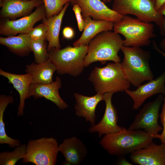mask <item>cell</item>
<instances>
[{"label":"cell","mask_w":165,"mask_h":165,"mask_svg":"<svg viewBox=\"0 0 165 165\" xmlns=\"http://www.w3.org/2000/svg\"><path fill=\"white\" fill-rule=\"evenodd\" d=\"M46 17L44 4L37 7L32 13L15 20H6L1 24L0 34L9 36L18 34H28L33 28L35 24Z\"/></svg>","instance_id":"cell-10"},{"label":"cell","mask_w":165,"mask_h":165,"mask_svg":"<svg viewBox=\"0 0 165 165\" xmlns=\"http://www.w3.org/2000/svg\"><path fill=\"white\" fill-rule=\"evenodd\" d=\"M14 101L11 95L1 94L0 96V144H8L10 147L12 148H15L21 144L19 140L13 139L7 135L3 116L7 106L9 104L13 103Z\"/></svg>","instance_id":"cell-24"},{"label":"cell","mask_w":165,"mask_h":165,"mask_svg":"<svg viewBox=\"0 0 165 165\" xmlns=\"http://www.w3.org/2000/svg\"><path fill=\"white\" fill-rule=\"evenodd\" d=\"M81 8L82 15L95 20L117 22L123 16L108 8L101 0H75Z\"/></svg>","instance_id":"cell-13"},{"label":"cell","mask_w":165,"mask_h":165,"mask_svg":"<svg viewBox=\"0 0 165 165\" xmlns=\"http://www.w3.org/2000/svg\"><path fill=\"white\" fill-rule=\"evenodd\" d=\"M56 70V66L49 59L42 63L33 62L26 65L25 71L31 76V84H46L53 82V74Z\"/></svg>","instance_id":"cell-21"},{"label":"cell","mask_w":165,"mask_h":165,"mask_svg":"<svg viewBox=\"0 0 165 165\" xmlns=\"http://www.w3.org/2000/svg\"><path fill=\"white\" fill-rule=\"evenodd\" d=\"M70 2L65 4L61 12L57 15L46 18L43 20L47 27L46 40L48 42L47 50L48 52L52 49H61L59 35L62 21Z\"/></svg>","instance_id":"cell-22"},{"label":"cell","mask_w":165,"mask_h":165,"mask_svg":"<svg viewBox=\"0 0 165 165\" xmlns=\"http://www.w3.org/2000/svg\"><path fill=\"white\" fill-rule=\"evenodd\" d=\"M165 3V0H156L155 7L156 10L158 11L161 6Z\"/></svg>","instance_id":"cell-34"},{"label":"cell","mask_w":165,"mask_h":165,"mask_svg":"<svg viewBox=\"0 0 165 165\" xmlns=\"http://www.w3.org/2000/svg\"><path fill=\"white\" fill-rule=\"evenodd\" d=\"M113 30L125 37L123 46H148L151 39L156 36L151 23L145 22L127 15L114 23Z\"/></svg>","instance_id":"cell-5"},{"label":"cell","mask_w":165,"mask_h":165,"mask_svg":"<svg viewBox=\"0 0 165 165\" xmlns=\"http://www.w3.org/2000/svg\"><path fill=\"white\" fill-rule=\"evenodd\" d=\"M123 45V40L119 34L111 31L101 32L96 35L88 45L84 60L85 68L99 61L105 64L108 61L120 63L118 53Z\"/></svg>","instance_id":"cell-2"},{"label":"cell","mask_w":165,"mask_h":165,"mask_svg":"<svg viewBox=\"0 0 165 165\" xmlns=\"http://www.w3.org/2000/svg\"><path fill=\"white\" fill-rule=\"evenodd\" d=\"M87 50L88 45L68 46L62 49L53 48L48 52L49 59L56 66L59 74L76 77L85 68L84 60Z\"/></svg>","instance_id":"cell-6"},{"label":"cell","mask_w":165,"mask_h":165,"mask_svg":"<svg viewBox=\"0 0 165 165\" xmlns=\"http://www.w3.org/2000/svg\"><path fill=\"white\" fill-rule=\"evenodd\" d=\"M59 145L53 137H42L28 141L25 157L22 163H31L36 165H55L57 161Z\"/></svg>","instance_id":"cell-8"},{"label":"cell","mask_w":165,"mask_h":165,"mask_svg":"<svg viewBox=\"0 0 165 165\" xmlns=\"http://www.w3.org/2000/svg\"><path fill=\"white\" fill-rule=\"evenodd\" d=\"M102 1L104 3L109 2H110L112 0H102Z\"/></svg>","instance_id":"cell-38"},{"label":"cell","mask_w":165,"mask_h":165,"mask_svg":"<svg viewBox=\"0 0 165 165\" xmlns=\"http://www.w3.org/2000/svg\"><path fill=\"white\" fill-rule=\"evenodd\" d=\"M31 41L28 34L0 38L1 44L5 46L10 51L20 56H26L31 51Z\"/></svg>","instance_id":"cell-23"},{"label":"cell","mask_w":165,"mask_h":165,"mask_svg":"<svg viewBox=\"0 0 165 165\" xmlns=\"http://www.w3.org/2000/svg\"><path fill=\"white\" fill-rule=\"evenodd\" d=\"M88 79L93 84L97 94L123 92L128 89L131 84L120 62L109 63L102 68L95 67Z\"/></svg>","instance_id":"cell-4"},{"label":"cell","mask_w":165,"mask_h":165,"mask_svg":"<svg viewBox=\"0 0 165 165\" xmlns=\"http://www.w3.org/2000/svg\"><path fill=\"white\" fill-rule=\"evenodd\" d=\"M43 4L42 0H3L0 4L2 17L15 19L25 16L35 8Z\"/></svg>","instance_id":"cell-17"},{"label":"cell","mask_w":165,"mask_h":165,"mask_svg":"<svg viewBox=\"0 0 165 165\" xmlns=\"http://www.w3.org/2000/svg\"><path fill=\"white\" fill-rule=\"evenodd\" d=\"M27 145H20L12 152L0 153V165H14L19 160L24 158L27 152Z\"/></svg>","instance_id":"cell-25"},{"label":"cell","mask_w":165,"mask_h":165,"mask_svg":"<svg viewBox=\"0 0 165 165\" xmlns=\"http://www.w3.org/2000/svg\"><path fill=\"white\" fill-rule=\"evenodd\" d=\"M159 46L160 49L165 53V35L160 42Z\"/></svg>","instance_id":"cell-35"},{"label":"cell","mask_w":165,"mask_h":165,"mask_svg":"<svg viewBox=\"0 0 165 165\" xmlns=\"http://www.w3.org/2000/svg\"><path fill=\"white\" fill-rule=\"evenodd\" d=\"M130 158L134 163L140 165H165V145L152 142L130 153Z\"/></svg>","instance_id":"cell-15"},{"label":"cell","mask_w":165,"mask_h":165,"mask_svg":"<svg viewBox=\"0 0 165 165\" xmlns=\"http://www.w3.org/2000/svg\"><path fill=\"white\" fill-rule=\"evenodd\" d=\"M3 0H0V4L2 3L3 1Z\"/></svg>","instance_id":"cell-39"},{"label":"cell","mask_w":165,"mask_h":165,"mask_svg":"<svg viewBox=\"0 0 165 165\" xmlns=\"http://www.w3.org/2000/svg\"><path fill=\"white\" fill-rule=\"evenodd\" d=\"M104 94L97 93L92 96H87L75 93L74 95L76 100L74 108L75 115L83 117L86 122L91 125L95 124L96 116L95 110L97 104L104 101Z\"/></svg>","instance_id":"cell-18"},{"label":"cell","mask_w":165,"mask_h":165,"mask_svg":"<svg viewBox=\"0 0 165 165\" xmlns=\"http://www.w3.org/2000/svg\"><path fill=\"white\" fill-rule=\"evenodd\" d=\"M47 27L44 22L33 28L28 34L31 40H46Z\"/></svg>","instance_id":"cell-28"},{"label":"cell","mask_w":165,"mask_h":165,"mask_svg":"<svg viewBox=\"0 0 165 165\" xmlns=\"http://www.w3.org/2000/svg\"><path fill=\"white\" fill-rule=\"evenodd\" d=\"M121 50L124 57L120 64L130 84L137 87L145 82L153 79L149 64V52L139 47L124 46Z\"/></svg>","instance_id":"cell-3"},{"label":"cell","mask_w":165,"mask_h":165,"mask_svg":"<svg viewBox=\"0 0 165 165\" xmlns=\"http://www.w3.org/2000/svg\"><path fill=\"white\" fill-rule=\"evenodd\" d=\"M118 164L119 165H132L131 163L128 162L124 158L121 159L119 160Z\"/></svg>","instance_id":"cell-36"},{"label":"cell","mask_w":165,"mask_h":165,"mask_svg":"<svg viewBox=\"0 0 165 165\" xmlns=\"http://www.w3.org/2000/svg\"><path fill=\"white\" fill-rule=\"evenodd\" d=\"M0 75L7 78L8 82L12 84L20 95V101L18 108L17 116L24 115L25 102L29 98L30 87L32 82V77L29 73L22 75L9 72L0 69Z\"/></svg>","instance_id":"cell-20"},{"label":"cell","mask_w":165,"mask_h":165,"mask_svg":"<svg viewBox=\"0 0 165 165\" xmlns=\"http://www.w3.org/2000/svg\"><path fill=\"white\" fill-rule=\"evenodd\" d=\"M156 138L144 130L124 127L117 132L104 135L100 144L110 154L121 156L146 147Z\"/></svg>","instance_id":"cell-1"},{"label":"cell","mask_w":165,"mask_h":165,"mask_svg":"<svg viewBox=\"0 0 165 165\" xmlns=\"http://www.w3.org/2000/svg\"><path fill=\"white\" fill-rule=\"evenodd\" d=\"M158 11L163 15L165 18V3L160 8ZM161 34L165 35V21L162 26L160 28Z\"/></svg>","instance_id":"cell-32"},{"label":"cell","mask_w":165,"mask_h":165,"mask_svg":"<svg viewBox=\"0 0 165 165\" xmlns=\"http://www.w3.org/2000/svg\"><path fill=\"white\" fill-rule=\"evenodd\" d=\"M113 94L110 92L104 94V101L106 105L104 116L99 123L91 125L88 129L90 133H97L100 138L103 135L119 132L124 128L117 124V112L112 101Z\"/></svg>","instance_id":"cell-11"},{"label":"cell","mask_w":165,"mask_h":165,"mask_svg":"<svg viewBox=\"0 0 165 165\" xmlns=\"http://www.w3.org/2000/svg\"><path fill=\"white\" fill-rule=\"evenodd\" d=\"M62 86L60 78L57 76L56 80L51 83L46 84H31L28 98L33 97L35 99L44 98L54 103L61 110L68 107V105L62 99L59 90Z\"/></svg>","instance_id":"cell-14"},{"label":"cell","mask_w":165,"mask_h":165,"mask_svg":"<svg viewBox=\"0 0 165 165\" xmlns=\"http://www.w3.org/2000/svg\"><path fill=\"white\" fill-rule=\"evenodd\" d=\"M153 48L158 53L162 54L165 58V53L158 46L157 44L154 41H152Z\"/></svg>","instance_id":"cell-33"},{"label":"cell","mask_w":165,"mask_h":165,"mask_svg":"<svg viewBox=\"0 0 165 165\" xmlns=\"http://www.w3.org/2000/svg\"><path fill=\"white\" fill-rule=\"evenodd\" d=\"M133 90L129 89L125 92L132 99V109H138L145 100L150 97L158 94L165 95V70L156 78L141 85Z\"/></svg>","instance_id":"cell-12"},{"label":"cell","mask_w":165,"mask_h":165,"mask_svg":"<svg viewBox=\"0 0 165 165\" xmlns=\"http://www.w3.org/2000/svg\"><path fill=\"white\" fill-rule=\"evenodd\" d=\"M164 96L160 94L154 101L148 102L139 110L134 121L127 129L129 130L143 129L146 132L159 138L158 132L163 128L158 123L159 111L163 102Z\"/></svg>","instance_id":"cell-9"},{"label":"cell","mask_w":165,"mask_h":165,"mask_svg":"<svg viewBox=\"0 0 165 165\" xmlns=\"http://www.w3.org/2000/svg\"><path fill=\"white\" fill-rule=\"evenodd\" d=\"M47 46L45 40H31L30 47L34 53L36 63L41 64L49 59Z\"/></svg>","instance_id":"cell-26"},{"label":"cell","mask_w":165,"mask_h":165,"mask_svg":"<svg viewBox=\"0 0 165 165\" xmlns=\"http://www.w3.org/2000/svg\"><path fill=\"white\" fill-rule=\"evenodd\" d=\"M70 2L73 5H74L75 4V0H70Z\"/></svg>","instance_id":"cell-37"},{"label":"cell","mask_w":165,"mask_h":165,"mask_svg":"<svg viewBox=\"0 0 165 165\" xmlns=\"http://www.w3.org/2000/svg\"><path fill=\"white\" fill-rule=\"evenodd\" d=\"M24 0V1H28V0Z\"/></svg>","instance_id":"cell-40"},{"label":"cell","mask_w":165,"mask_h":165,"mask_svg":"<svg viewBox=\"0 0 165 165\" xmlns=\"http://www.w3.org/2000/svg\"><path fill=\"white\" fill-rule=\"evenodd\" d=\"M61 152L65 159L64 164L78 165L86 157V147L79 138L73 136L65 139L59 145Z\"/></svg>","instance_id":"cell-16"},{"label":"cell","mask_w":165,"mask_h":165,"mask_svg":"<svg viewBox=\"0 0 165 165\" xmlns=\"http://www.w3.org/2000/svg\"><path fill=\"white\" fill-rule=\"evenodd\" d=\"M62 35L64 38L70 39H72L74 37L75 31L71 27H66L63 30Z\"/></svg>","instance_id":"cell-31"},{"label":"cell","mask_w":165,"mask_h":165,"mask_svg":"<svg viewBox=\"0 0 165 165\" xmlns=\"http://www.w3.org/2000/svg\"><path fill=\"white\" fill-rule=\"evenodd\" d=\"M72 9L75 15L79 30L82 31L83 30L84 28V22L81 13V8L78 5L75 4L73 5Z\"/></svg>","instance_id":"cell-29"},{"label":"cell","mask_w":165,"mask_h":165,"mask_svg":"<svg viewBox=\"0 0 165 165\" xmlns=\"http://www.w3.org/2000/svg\"><path fill=\"white\" fill-rule=\"evenodd\" d=\"M155 3L156 0H113L112 9L123 16L133 15L142 21L154 22L160 28L165 18L156 10Z\"/></svg>","instance_id":"cell-7"},{"label":"cell","mask_w":165,"mask_h":165,"mask_svg":"<svg viewBox=\"0 0 165 165\" xmlns=\"http://www.w3.org/2000/svg\"><path fill=\"white\" fill-rule=\"evenodd\" d=\"M160 117L163 129L162 133L159 134L158 138L160 139L162 143L165 145V95L163 98V104Z\"/></svg>","instance_id":"cell-30"},{"label":"cell","mask_w":165,"mask_h":165,"mask_svg":"<svg viewBox=\"0 0 165 165\" xmlns=\"http://www.w3.org/2000/svg\"><path fill=\"white\" fill-rule=\"evenodd\" d=\"M82 16L84 22L83 32L79 38L73 43V46L88 45L91 41L99 33L113 30L114 22H112L94 20L87 16Z\"/></svg>","instance_id":"cell-19"},{"label":"cell","mask_w":165,"mask_h":165,"mask_svg":"<svg viewBox=\"0 0 165 165\" xmlns=\"http://www.w3.org/2000/svg\"><path fill=\"white\" fill-rule=\"evenodd\" d=\"M48 18L59 14L70 0H42Z\"/></svg>","instance_id":"cell-27"}]
</instances>
